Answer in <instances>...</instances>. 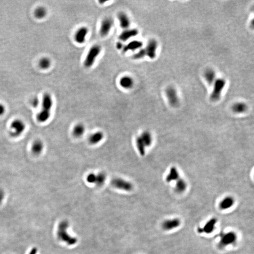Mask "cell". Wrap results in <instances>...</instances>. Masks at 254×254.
Instances as JSON below:
<instances>
[{
  "label": "cell",
  "instance_id": "cell-28",
  "mask_svg": "<svg viewBox=\"0 0 254 254\" xmlns=\"http://www.w3.org/2000/svg\"><path fill=\"white\" fill-rule=\"evenodd\" d=\"M35 16L36 18L38 19H41L45 17L47 14L46 10L45 8L41 7L38 8H36L35 11Z\"/></svg>",
  "mask_w": 254,
  "mask_h": 254
},
{
  "label": "cell",
  "instance_id": "cell-33",
  "mask_svg": "<svg viewBox=\"0 0 254 254\" xmlns=\"http://www.w3.org/2000/svg\"><path fill=\"white\" fill-rule=\"evenodd\" d=\"M39 101L37 98H35L32 100V104L35 107H37L39 105Z\"/></svg>",
  "mask_w": 254,
  "mask_h": 254
},
{
  "label": "cell",
  "instance_id": "cell-2",
  "mask_svg": "<svg viewBox=\"0 0 254 254\" xmlns=\"http://www.w3.org/2000/svg\"><path fill=\"white\" fill-rule=\"evenodd\" d=\"M153 140L152 134L148 131H144L137 137L135 139V144L140 155H145L146 149L151 146Z\"/></svg>",
  "mask_w": 254,
  "mask_h": 254
},
{
  "label": "cell",
  "instance_id": "cell-15",
  "mask_svg": "<svg viewBox=\"0 0 254 254\" xmlns=\"http://www.w3.org/2000/svg\"><path fill=\"white\" fill-rule=\"evenodd\" d=\"M104 137V134L102 131H97L90 135L88 138V142L91 145H96L102 141Z\"/></svg>",
  "mask_w": 254,
  "mask_h": 254
},
{
  "label": "cell",
  "instance_id": "cell-20",
  "mask_svg": "<svg viewBox=\"0 0 254 254\" xmlns=\"http://www.w3.org/2000/svg\"><path fill=\"white\" fill-rule=\"evenodd\" d=\"M45 148V144L41 140H36L32 143L31 146V151L35 155H39L41 154Z\"/></svg>",
  "mask_w": 254,
  "mask_h": 254
},
{
  "label": "cell",
  "instance_id": "cell-7",
  "mask_svg": "<svg viewBox=\"0 0 254 254\" xmlns=\"http://www.w3.org/2000/svg\"><path fill=\"white\" fill-rule=\"evenodd\" d=\"M226 81L222 78H218L214 82V88L210 95V99L213 101H217L221 95L222 91L226 85Z\"/></svg>",
  "mask_w": 254,
  "mask_h": 254
},
{
  "label": "cell",
  "instance_id": "cell-1",
  "mask_svg": "<svg viewBox=\"0 0 254 254\" xmlns=\"http://www.w3.org/2000/svg\"><path fill=\"white\" fill-rule=\"evenodd\" d=\"M53 106V100L51 95L46 93L43 95L41 102V109L37 114V120L40 123H45L51 118V110Z\"/></svg>",
  "mask_w": 254,
  "mask_h": 254
},
{
  "label": "cell",
  "instance_id": "cell-32",
  "mask_svg": "<svg viewBox=\"0 0 254 254\" xmlns=\"http://www.w3.org/2000/svg\"><path fill=\"white\" fill-rule=\"evenodd\" d=\"M5 112V107H4L3 104H0V116L3 115Z\"/></svg>",
  "mask_w": 254,
  "mask_h": 254
},
{
  "label": "cell",
  "instance_id": "cell-25",
  "mask_svg": "<svg viewBox=\"0 0 254 254\" xmlns=\"http://www.w3.org/2000/svg\"><path fill=\"white\" fill-rule=\"evenodd\" d=\"M107 175L104 172H99L96 174V178L94 185L98 186H103L107 180Z\"/></svg>",
  "mask_w": 254,
  "mask_h": 254
},
{
  "label": "cell",
  "instance_id": "cell-18",
  "mask_svg": "<svg viewBox=\"0 0 254 254\" xmlns=\"http://www.w3.org/2000/svg\"><path fill=\"white\" fill-rule=\"evenodd\" d=\"M216 223H217V219L216 218H211V219H210L206 223L203 228L199 229V231H200V233L204 232L207 234L212 233V232L214 231Z\"/></svg>",
  "mask_w": 254,
  "mask_h": 254
},
{
  "label": "cell",
  "instance_id": "cell-10",
  "mask_svg": "<svg viewBox=\"0 0 254 254\" xmlns=\"http://www.w3.org/2000/svg\"><path fill=\"white\" fill-rule=\"evenodd\" d=\"M166 94L169 101V103L172 107H177L179 104V100L177 96V92L174 87H168L166 90Z\"/></svg>",
  "mask_w": 254,
  "mask_h": 254
},
{
  "label": "cell",
  "instance_id": "cell-36",
  "mask_svg": "<svg viewBox=\"0 0 254 254\" xmlns=\"http://www.w3.org/2000/svg\"><path fill=\"white\" fill-rule=\"evenodd\" d=\"M37 254V249L36 248H34L30 252L29 254Z\"/></svg>",
  "mask_w": 254,
  "mask_h": 254
},
{
  "label": "cell",
  "instance_id": "cell-22",
  "mask_svg": "<svg viewBox=\"0 0 254 254\" xmlns=\"http://www.w3.org/2000/svg\"><path fill=\"white\" fill-rule=\"evenodd\" d=\"M234 204V200L231 196H228L223 200L219 204V208L222 210L230 209Z\"/></svg>",
  "mask_w": 254,
  "mask_h": 254
},
{
  "label": "cell",
  "instance_id": "cell-24",
  "mask_svg": "<svg viewBox=\"0 0 254 254\" xmlns=\"http://www.w3.org/2000/svg\"><path fill=\"white\" fill-rule=\"evenodd\" d=\"M178 178H179V174L177 169L175 167L171 168L170 172L166 177V181L170 183L173 181H176Z\"/></svg>",
  "mask_w": 254,
  "mask_h": 254
},
{
  "label": "cell",
  "instance_id": "cell-6",
  "mask_svg": "<svg viewBox=\"0 0 254 254\" xmlns=\"http://www.w3.org/2000/svg\"><path fill=\"white\" fill-rule=\"evenodd\" d=\"M111 185L116 189L126 192H130L133 189L132 183L120 177L114 178L111 181Z\"/></svg>",
  "mask_w": 254,
  "mask_h": 254
},
{
  "label": "cell",
  "instance_id": "cell-12",
  "mask_svg": "<svg viewBox=\"0 0 254 254\" xmlns=\"http://www.w3.org/2000/svg\"><path fill=\"white\" fill-rule=\"evenodd\" d=\"M89 30L85 27H82L78 29L74 35V40L78 44L81 45L85 42Z\"/></svg>",
  "mask_w": 254,
  "mask_h": 254
},
{
  "label": "cell",
  "instance_id": "cell-4",
  "mask_svg": "<svg viewBox=\"0 0 254 254\" xmlns=\"http://www.w3.org/2000/svg\"><path fill=\"white\" fill-rule=\"evenodd\" d=\"M101 47L99 45H96L92 46L87 52L84 60V66L86 68H91L95 63L96 59L100 55L101 52Z\"/></svg>",
  "mask_w": 254,
  "mask_h": 254
},
{
  "label": "cell",
  "instance_id": "cell-3",
  "mask_svg": "<svg viewBox=\"0 0 254 254\" xmlns=\"http://www.w3.org/2000/svg\"><path fill=\"white\" fill-rule=\"evenodd\" d=\"M68 222L67 221L61 222L58 225L57 236L60 240L71 246L76 244L77 240L76 238L72 237L68 233Z\"/></svg>",
  "mask_w": 254,
  "mask_h": 254
},
{
  "label": "cell",
  "instance_id": "cell-34",
  "mask_svg": "<svg viewBox=\"0 0 254 254\" xmlns=\"http://www.w3.org/2000/svg\"><path fill=\"white\" fill-rule=\"evenodd\" d=\"M116 46L118 50H122L124 46V45L122 44V42H121V41H118L116 43Z\"/></svg>",
  "mask_w": 254,
  "mask_h": 254
},
{
  "label": "cell",
  "instance_id": "cell-29",
  "mask_svg": "<svg viewBox=\"0 0 254 254\" xmlns=\"http://www.w3.org/2000/svg\"><path fill=\"white\" fill-rule=\"evenodd\" d=\"M51 61L47 58H44L41 59L39 62V66L42 69H47L51 66Z\"/></svg>",
  "mask_w": 254,
  "mask_h": 254
},
{
  "label": "cell",
  "instance_id": "cell-30",
  "mask_svg": "<svg viewBox=\"0 0 254 254\" xmlns=\"http://www.w3.org/2000/svg\"><path fill=\"white\" fill-rule=\"evenodd\" d=\"M146 56V53L144 48H141L137 53L134 54L132 57H133V59H135V60H139V59L143 58Z\"/></svg>",
  "mask_w": 254,
  "mask_h": 254
},
{
  "label": "cell",
  "instance_id": "cell-23",
  "mask_svg": "<svg viewBox=\"0 0 254 254\" xmlns=\"http://www.w3.org/2000/svg\"><path fill=\"white\" fill-rule=\"evenodd\" d=\"M204 76L206 81L209 85L214 84L216 80L215 72L211 69L206 70L204 73Z\"/></svg>",
  "mask_w": 254,
  "mask_h": 254
},
{
  "label": "cell",
  "instance_id": "cell-16",
  "mask_svg": "<svg viewBox=\"0 0 254 254\" xmlns=\"http://www.w3.org/2000/svg\"><path fill=\"white\" fill-rule=\"evenodd\" d=\"M117 18L121 28L125 30L129 28L131 22L127 14L124 12H120L117 15Z\"/></svg>",
  "mask_w": 254,
  "mask_h": 254
},
{
  "label": "cell",
  "instance_id": "cell-13",
  "mask_svg": "<svg viewBox=\"0 0 254 254\" xmlns=\"http://www.w3.org/2000/svg\"><path fill=\"white\" fill-rule=\"evenodd\" d=\"M139 31L136 28L127 29L122 31L118 38L121 42H124L132 37H135L138 35Z\"/></svg>",
  "mask_w": 254,
  "mask_h": 254
},
{
  "label": "cell",
  "instance_id": "cell-35",
  "mask_svg": "<svg viewBox=\"0 0 254 254\" xmlns=\"http://www.w3.org/2000/svg\"><path fill=\"white\" fill-rule=\"evenodd\" d=\"M4 197V193L2 190H0V204L1 203Z\"/></svg>",
  "mask_w": 254,
  "mask_h": 254
},
{
  "label": "cell",
  "instance_id": "cell-26",
  "mask_svg": "<svg viewBox=\"0 0 254 254\" xmlns=\"http://www.w3.org/2000/svg\"><path fill=\"white\" fill-rule=\"evenodd\" d=\"M186 183L183 179L179 178L176 181L175 189L176 191L179 193H181L184 192L186 190Z\"/></svg>",
  "mask_w": 254,
  "mask_h": 254
},
{
  "label": "cell",
  "instance_id": "cell-8",
  "mask_svg": "<svg viewBox=\"0 0 254 254\" xmlns=\"http://www.w3.org/2000/svg\"><path fill=\"white\" fill-rule=\"evenodd\" d=\"M237 239L236 233L233 232H230L224 233L222 235L219 245L220 247L224 248L233 244L236 242Z\"/></svg>",
  "mask_w": 254,
  "mask_h": 254
},
{
  "label": "cell",
  "instance_id": "cell-9",
  "mask_svg": "<svg viewBox=\"0 0 254 254\" xmlns=\"http://www.w3.org/2000/svg\"><path fill=\"white\" fill-rule=\"evenodd\" d=\"M114 25V20L111 18H106L102 21L99 28V35L106 37L110 33Z\"/></svg>",
  "mask_w": 254,
  "mask_h": 254
},
{
  "label": "cell",
  "instance_id": "cell-27",
  "mask_svg": "<svg viewBox=\"0 0 254 254\" xmlns=\"http://www.w3.org/2000/svg\"><path fill=\"white\" fill-rule=\"evenodd\" d=\"M233 112L237 114L244 113L247 110V106L244 103L239 102L234 104L232 107Z\"/></svg>",
  "mask_w": 254,
  "mask_h": 254
},
{
  "label": "cell",
  "instance_id": "cell-11",
  "mask_svg": "<svg viewBox=\"0 0 254 254\" xmlns=\"http://www.w3.org/2000/svg\"><path fill=\"white\" fill-rule=\"evenodd\" d=\"M158 42L154 39H151L148 42L147 46L144 48L146 56L150 59H154L156 57V51L158 48Z\"/></svg>",
  "mask_w": 254,
  "mask_h": 254
},
{
  "label": "cell",
  "instance_id": "cell-14",
  "mask_svg": "<svg viewBox=\"0 0 254 254\" xmlns=\"http://www.w3.org/2000/svg\"><path fill=\"white\" fill-rule=\"evenodd\" d=\"M143 43L139 40H133L130 41L128 44L124 45L122 51L124 53H126L129 51H135L140 50L142 48Z\"/></svg>",
  "mask_w": 254,
  "mask_h": 254
},
{
  "label": "cell",
  "instance_id": "cell-19",
  "mask_svg": "<svg viewBox=\"0 0 254 254\" xmlns=\"http://www.w3.org/2000/svg\"><path fill=\"white\" fill-rule=\"evenodd\" d=\"M119 84L123 89L129 90L133 87L134 81L132 77L126 75L120 78L119 81Z\"/></svg>",
  "mask_w": 254,
  "mask_h": 254
},
{
  "label": "cell",
  "instance_id": "cell-21",
  "mask_svg": "<svg viewBox=\"0 0 254 254\" xmlns=\"http://www.w3.org/2000/svg\"><path fill=\"white\" fill-rule=\"evenodd\" d=\"M86 128L84 125L78 123L74 126L72 129V134L76 138H80L85 133Z\"/></svg>",
  "mask_w": 254,
  "mask_h": 254
},
{
  "label": "cell",
  "instance_id": "cell-17",
  "mask_svg": "<svg viewBox=\"0 0 254 254\" xmlns=\"http://www.w3.org/2000/svg\"><path fill=\"white\" fill-rule=\"evenodd\" d=\"M181 222L179 219L174 218L172 219L167 220L163 223V229L166 231L173 230L176 228L180 225Z\"/></svg>",
  "mask_w": 254,
  "mask_h": 254
},
{
  "label": "cell",
  "instance_id": "cell-5",
  "mask_svg": "<svg viewBox=\"0 0 254 254\" xmlns=\"http://www.w3.org/2000/svg\"><path fill=\"white\" fill-rule=\"evenodd\" d=\"M11 136L13 137H18L23 134L26 128L24 121L17 119L13 120L11 124Z\"/></svg>",
  "mask_w": 254,
  "mask_h": 254
},
{
  "label": "cell",
  "instance_id": "cell-31",
  "mask_svg": "<svg viewBox=\"0 0 254 254\" xmlns=\"http://www.w3.org/2000/svg\"><path fill=\"white\" fill-rule=\"evenodd\" d=\"M96 178V174L94 173H90L87 174L86 176V181L90 184L94 185Z\"/></svg>",
  "mask_w": 254,
  "mask_h": 254
}]
</instances>
